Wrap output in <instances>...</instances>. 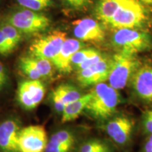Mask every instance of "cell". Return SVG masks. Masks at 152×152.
Listing matches in <instances>:
<instances>
[{"label":"cell","mask_w":152,"mask_h":152,"mask_svg":"<svg viewBox=\"0 0 152 152\" xmlns=\"http://www.w3.org/2000/svg\"><path fill=\"white\" fill-rule=\"evenodd\" d=\"M141 64L137 54L118 51L111 57L108 84L118 91L123 90L130 83Z\"/></svg>","instance_id":"7a4b0ae2"},{"label":"cell","mask_w":152,"mask_h":152,"mask_svg":"<svg viewBox=\"0 0 152 152\" xmlns=\"http://www.w3.org/2000/svg\"><path fill=\"white\" fill-rule=\"evenodd\" d=\"M90 97L91 93L90 92L83 94L78 99L66 106L61 113V122L63 123H69L77 119L85 112Z\"/></svg>","instance_id":"e0dca14e"},{"label":"cell","mask_w":152,"mask_h":152,"mask_svg":"<svg viewBox=\"0 0 152 152\" xmlns=\"http://www.w3.org/2000/svg\"><path fill=\"white\" fill-rule=\"evenodd\" d=\"M105 56L106 55L103 54L102 52H99L98 54H96L94 55V56L90 57L88 59H87L85 61L83 62V64H81L79 66H77V67L76 68L75 71L76 72L80 71H82V70L86 69V68L90 67V66H92L93 65H94V64H96V63L102 60Z\"/></svg>","instance_id":"484cf974"},{"label":"cell","mask_w":152,"mask_h":152,"mask_svg":"<svg viewBox=\"0 0 152 152\" xmlns=\"http://www.w3.org/2000/svg\"><path fill=\"white\" fill-rule=\"evenodd\" d=\"M137 1H138L144 7L147 6L149 7H152V0H137Z\"/></svg>","instance_id":"4dcf8cb0"},{"label":"cell","mask_w":152,"mask_h":152,"mask_svg":"<svg viewBox=\"0 0 152 152\" xmlns=\"http://www.w3.org/2000/svg\"><path fill=\"white\" fill-rule=\"evenodd\" d=\"M91 97L84 113L94 121L104 123L118 113L123 99L118 90L106 83L93 87Z\"/></svg>","instance_id":"6da1fadb"},{"label":"cell","mask_w":152,"mask_h":152,"mask_svg":"<svg viewBox=\"0 0 152 152\" xmlns=\"http://www.w3.org/2000/svg\"><path fill=\"white\" fill-rule=\"evenodd\" d=\"M85 47L83 42L77 39H66L59 52L52 61L54 68L62 74H68L73 71L71 66L72 57L76 52Z\"/></svg>","instance_id":"9a60e30c"},{"label":"cell","mask_w":152,"mask_h":152,"mask_svg":"<svg viewBox=\"0 0 152 152\" xmlns=\"http://www.w3.org/2000/svg\"><path fill=\"white\" fill-rule=\"evenodd\" d=\"M111 57L105 56L100 61L86 69L76 72V80L83 87L100 84L108 81L111 69Z\"/></svg>","instance_id":"8fae6325"},{"label":"cell","mask_w":152,"mask_h":152,"mask_svg":"<svg viewBox=\"0 0 152 152\" xmlns=\"http://www.w3.org/2000/svg\"><path fill=\"white\" fill-rule=\"evenodd\" d=\"M78 141L79 134L75 129H60L51 136L45 152H74Z\"/></svg>","instance_id":"5bb4252c"},{"label":"cell","mask_w":152,"mask_h":152,"mask_svg":"<svg viewBox=\"0 0 152 152\" xmlns=\"http://www.w3.org/2000/svg\"><path fill=\"white\" fill-rule=\"evenodd\" d=\"M107 140L100 138H90L80 144L78 152H92L102 147Z\"/></svg>","instance_id":"603a6c76"},{"label":"cell","mask_w":152,"mask_h":152,"mask_svg":"<svg viewBox=\"0 0 152 152\" xmlns=\"http://www.w3.org/2000/svg\"><path fill=\"white\" fill-rule=\"evenodd\" d=\"M22 8L40 12L50 8L54 4V0H16Z\"/></svg>","instance_id":"44dd1931"},{"label":"cell","mask_w":152,"mask_h":152,"mask_svg":"<svg viewBox=\"0 0 152 152\" xmlns=\"http://www.w3.org/2000/svg\"><path fill=\"white\" fill-rule=\"evenodd\" d=\"M21 122L16 116H10L0 123V152H20L19 137Z\"/></svg>","instance_id":"7c38bea8"},{"label":"cell","mask_w":152,"mask_h":152,"mask_svg":"<svg viewBox=\"0 0 152 152\" xmlns=\"http://www.w3.org/2000/svg\"><path fill=\"white\" fill-rule=\"evenodd\" d=\"M113 145L114 144L112 142L107 141L102 147L99 148V149L92 152H115V147H113Z\"/></svg>","instance_id":"f546056e"},{"label":"cell","mask_w":152,"mask_h":152,"mask_svg":"<svg viewBox=\"0 0 152 152\" xmlns=\"http://www.w3.org/2000/svg\"><path fill=\"white\" fill-rule=\"evenodd\" d=\"M18 68L21 73L28 77L30 80H41L42 76L38 72L33 63L32 62L30 56H21L18 60Z\"/></svg>","instance_id":"d6986e66"},{"label":"cell","mask_w":152,"mask_h":152,"mask_svg":"<svg viewBox=\"0 0 152 152\" xmlns=\"http://www.w3.org/2000/svg\"><path fill=\"white\" fill-rule=\"evenodd\" d=\"M92 0H64L66 5L75 10L84 9L90 4Z\"/></svg>","instance_id":"4316f807"},{"label":"cell","mask_w":152,"mask_h":152,"mask_svg":"<svg viewBox=\"0 0 152 152\" xmlns=\"http://www.w3.org/2000/svg\"><path fill=\"white\" fill-rule=\"evenodd\" d=\"M148 12L137 0H123L107 26L113 29L141 28L147 23Z\"/></svg>","instance_id":"277c9868"},{"label":"cell","mask_w":152,"mask_h":152,"mask_svg":"<svg viewBox=\"0 0 152 152\" xmlns=\"http://www.w3.org/2000/svg\"><path fill=\"white\" fill-rule=\"evenodd\" d=\"M82 96L83 94L77 87L68 83H62L54 89L51 94V99L56 111L62 113L66 106Z\"/></svg>","instance_id":"2e32d148"},{"label":"cell","mask_w":152,"mask_h":152,"mask_svg":"<svg viewBox=\"0 0 152 152\" xmlns=\"http://www.w3.org/2000/svg\"><path fill=\"white\" fill-rule=\"evenodd\" d=\"M130 83L137 100L145 104H152V64H142Z\"/></svg>","instance_id":"9c48e42d"},{"label":"cell","mask_w":152,"mask_h":152,"mask_svg":"<svg viewBox=\"0 0 152 152\" xmlns=\"http://www.w3.org/2000/svg\"><path fill=\"white\" fill-rule=\"evenodd\" d=\"M16 49L7 39L2 30L0 29V55L6 56L12 53Z\"/></svg>","instance_id":"d4e9b609"},{"label":"cell","mask_w":152,"mask_h":152,"mask_svg":"<svg viewBox=\"0 0 152 152\" xmlns=\"http://www.w3.org/2000/svg\"><path fill=\"white\" fill-rule=\"evenodd\" d=\"M102 128L114 145L124 148L132 141L135 121L127 114L117 113L106 122L102 123Z\"/></svg>","instance_id":"8992f818"},{"label":"cell","mask_w":152,"mask_h":152,"mask_svg":"<svg viewBox=\"0 0 152 152\" xmlns=\"http://www.w3.org/2000/svg\"><path fill=\"white\" fill-rule=\"evenodd\" d=\"M73 34L77 39L83 42L99 43L105 39L103 26L92 18H82L73 23Z\"/></svg>","instance_id":"4fadbf2b"},{"label":"cell","mask_w":152,"mask_h":152,"mask_svg":"<svg viewBox=\"0 0 152 152\" xmlns=\"http://www.w3.org/2000/svg\"><path fill=\"white\" fill-rule=\"evenodd\" d=\"M99 51L92 48H83L77 52L72 57L71 66L72 69L75 70L77 66L85 61L87 59L94 55L98 54Z\"/></svg>","instance_id":"7402d4cb"},{"label":"cell","mask_w":152,"mask_h":152,"mask_svg":"<svg viewBox=\"0 0 152 152\" xmlns=\"http://www.w3.org/2000/svg\"><path fill=\"white\" fill-rule=\"evenodd\" d=\"M112 44L118 51L132 53L145 52L152 49V37L141 28H122L115 30L111 38Z\"/></svg>","instance_id":"5b68a950"},{"label":"cell","mask_w":152,"mask_h":152,"mask_svg":"<svg viewBox=\"0 0 152 152\" xmlns=\"http://www.w3.org/2000/svg\"><path fill=\"white\" fill-rule=\"evenodd\" d=\"M43 125H29L21 129L19 137L20 152H45L48 143Z\"/></svg>","instance_id":"30bf717a"},{"label":"cell","mask_w":152,"mask_h":152,"mask_svg":"<svg viewBox=\"0 0 152 152\" xmlns=\"http://www.w3.org/2000/svg\"><path fill=\"white\" fill-rule=\"evenodd\" d=\"M123 0H99L94 8L96 18L104 24L108 25L116 12Z\"/></svg>","instance_id":"ac0fdd59"},{"label":"cell","mask_w":152,"mask_h":152,"mask_svg":"<svg viewBox=\"0 0 152 152\" xmlns=\"http://www.w3.org/2000/svg\"><path fill=\"white\" fill-rule=\"evenodd\" d=\"M0 29L2 30L11 45L16 48L22 40L23 35L16 28L5 20H0Z\"/></svg>","instance_id":"ffe728a7"},{"label":"cell","mask_w":152,"mask_h":152,"mask_svg":"<svg viewBox=\"0 0 152 152\" xmlns=\"http://www.w3.org/2000/svg\"><path fill=\"white\" fill-rule=\"evenodd\" d=\"M66 39V33L58 30L39 37L30 43L29 55L52 61Z\"/></svg>","instance_id":"52a82bcc"},{"label":"cell","mask_w":152,"mask_h":152,"mask_svg":"<svg viewBox=\"0 0 152 152\" xmlns=\"http://www.w3.org/2000/svg\"><path fill=\"white\" fill-rule=\"evenodd\" d=\"M6 21L12 25L22 35H30L47 31L51 25V20L42 13L20 8L5 17Z\"/></svg>","instance_id":"3957f363"},{"label":"cell","mask_w":152,"mask_h":152,"mask_svg":"<svg viewBox=\"0 0 152 152\" xmlns=\"http://www.w3.org/2000/svg\"><path fill=\"white\" fill-rule=\"evenodd\" d=\"M142 130L146 135L152 134V108L144 112L142 117Z\"/></svg>","instance_id":"cb8c5ba5"},{"label":"cell","mask_w":152,"mask_h":152,"mask_svg":"<svg viewBox=\"0 0 152 152\" xmlns=\"http://www.w3.org/2000/svg\"><path fill=\"white\" fill-rule=\"evenodd\" d=\"M9 74L5 66L0 63V91L5 88L9 83Z\"/></svg>","instance_id":"83f0119b"},{"label":"cell","mask_w":152,"mask_h":152,"mask_svg":"<svg viewBox=\"0 0 152 152\" xmlns=\"http://www.w3.org/2000/svg\"><path fill=\"white\" fill-rule=\"evenodd\" d=\"M141 152H152V134L147 136L142 145Z\"/></svg>","instance_id":"f1b7e54d"},{"label":"cell","mask_w":152,"mask_h":152,"mask_svg":"<svg viewBox=\"0 0 152 152\" xmlns=\"http://www.w3.org/2000/svg\"><path fill=\"white\" fill-rule=\"evenodd\" d=\"M46 88L40 80H28L20 82L17 89L18 103L26 111L36 109L45 97Z\"/></svg>","instance_id":"ba28073f"}]
</instances>
